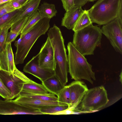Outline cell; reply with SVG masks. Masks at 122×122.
I'll list each match as a JSON object with an SVG mask.
<instances>
[{"label":"cell","instance_id":"obj_1","mask_svg":"<svg viewBox=\"0 0 122 122\" xmlns=\"http://www.w3.org/2000/svg\"><path fill=\"white\" fill-rule=\"evenodd\" d=\"M47 35L53 50L55 75L65 85L68 81V65L64 39L60 29L55 25L49 29Z\"/></svg>","mask_w":122,"mask_h":122},{"label":"cell","instance_id":"obj_2","mask_svg":"<svg viewBox=\"0 0 122 122\" xmlns=\"http://www.w3.org/2000/svg\"><path fill=\"white\" fill-rule=\"evenodd\" d=\"M50 19L48 17L42 18L21 38L15 41L14 45L17 48L15 61V65L23 63L36 41L48 30Z\"/></svg>","mask_w":122,"mask_h":122},{"label":"cell","instance_id":"obj_3","mask_svg":"<svg viewBox=\"0 0 122 122\" xmlns=\"http://www.w3.org/2000/svg\"><path fill=\"white\" fill-rule=\"evenodd\" d=\"M68 71L71 78L75 81L86 80L91 84L96 80L95 73L92 65L87 61L84 56L75 48L71 42L67 45Z\"/></svg>","mask_w":122,"mask_h":122},{"label":"cell","instance_id":"obj_4","mask_svg":"<svg viewBox=\"0 0 122 122\" xmlns=\"http://www.w3.org/2000/svg\"><path fill=\"white\" fill-rule=\"evenodd\" d=\"M102 36L100 28L92 24L74 32L72 43L84 56L93 55L96 48L101 45Z\"/></svg>","mask_w":122,"mask_h":122},{"label":"cell","instance_id":"obj_5","mask_svg":"<svg viewBox=\"0 0 122 122\" xmlns=\"http://www.w3.org/2000/svg\"><path fill=\"white\" fill-rule=\"evenodd\" d=\"M122 0H98L88 10L92 23L104 25L116 18Z\"/></svg>","mask_w":122,"mask_h":122},{"label":"cell","instance_id":"obj_6","mask_svg":"<svg viewBox=\"0 0 122 122\" xmlns=\"http://www.w3.org/2000/svg\"><path fill=\"white\" fill-rule=\"evenodd\" d=\"M109 101L107 91L101 86L88 89L81 102V110L85 112L97 110L104 107Z\"/></svg>","mask_w":122,"mask_h":122},{"label":"cell","instance_id":"obj_7","mask_svg":"<svg viewBox=\"0 0 122 122\" xmlns=\"http://www.w3.org/2000/svg\"><path fill=\"white\" fill-rule=\"evenodd\" d=\"M0 77L5 86L11 92V99L19 96L23 83L34 82L16 67L13 72L0 70Z\"/></svg>","mask_w":122,"mask_h":122},{"label":"cell","instance_id":"obj_8","mask_svg":"<svg viewBox=\"0 0 122 122\" xmlns=\"http://www.w3.org/2000/svg\"><path fill=\"white\" fill-rule=\"evenodd\" d=\"M115 51L122 54V21L117 18L103 25L101 29Z\"/></svg>","mask_w":122,"mask_h":122},{"label":"cell","instance_id":"obj_9","mask_svg":"<svg viewBox=\"0 0 122 122\" xmlns=\"http://www.w3.org/2000/svg\"><path fill=\"white\" fill-rule=\"evenodd\" d=\"M0 114H43L39 109L21 104L12 99L0 100Z\"/></svg>","mask_w":122,"mask_h":122},{"label":"cell","instance_id":"obj_10","mask_svg":"<svg viewBox=\"0 0 122 122\" xmlns=\"http://www.w3.org/2000/svg\"><path fill=\"white\" fill-rule=\"evenodd\" d=\"M38 60V54L25 65L23 68V71L33 75L41 82L55 75L54 70L40 67Z\"/></svg>","mask_w":122,"mask_h":122},{"label":"cell","instance_id":"obj_11","mask_svg":"<svg viewBox=\"0 0 122 122\" xmlns=\"http://www.w3.org/2000/svg\"><path fill=\"white\" fill-rule=\"evenodd\" d=\"M69 85L70 91V102L68 108L74 111L81 103L88 89L85 83L80 80L73 81Z\"/></svg>","mask_w":122,"mask_h":122},{"label":"cell","instance_id":"obj_12","mask_svg":"<svg viewBox=\"0 0 122 122\" xmlns=\"http://www.w3.org/2000/svg\"><path fill=\"white\" fill-rule=\"evenodd\" d=\"M38 54L39 66L42 68L54 70L55 63L53 50L48 37Z\"/></svg>","mask_w":122,"mask_h":122},{"label":"cell","instance_id":"obj_13","mask_svg":"<svg viewBox=\"0 0 122 122\" xmlns=\"http://www.w3.org/2000/svg\"><path fill=\"white\" fill-rule=\"evenodd\" d=\"M0 65L2 70L11 72L16 68L11 43L7 44L5 49L0 53Z\"/></svg>","mask_w":122,"mask_h":122},{"label":"cell","instance_id":"obj_14","mask_svg":"<svg viewBox=\"0 0 122 122\" xmlns=\"http://www.w3.org/2000/svg\"><path fill=\"white\" fill-rule=\"evenodd\" d=\"M41 0H29L19 9V10L12 20L6 26L10 28L14 24L22 18L29 16L37 10Z\"/></svg>","mask_w":122,"mask_h":122},{"label":"cell","instance_id":"obj_15","mask_svg":"<svg viewBox=\"0 0 122 122\" xmlns=\"http://www.w3.org/2000/svg\"><path fill=\"white\" fill-rule=\"evenodd\" d=\"M14 100L19 104L33 108L39 109L47 106L59 105L57 101H49L20 96Z\"/></svg>","mask_w":122,"mask_h":122},{"label":"cell","instance_id":"obj_16","mask_svg":"<svg viewBox=\"0 0 122 122\" xmlns=\"http://www.w3.org/2000/svg\"><path fill=\"white\" fill-rule=\"evenodd\" d=\"M84 11L81 7L75 6L65 13L62 19L61 25L68 29H72L78 18Z\"/></svg>","mask_w":122,"mask_h":122},{"label":"cell","instance_id":"obj_17","mask_svg":"<svg viewBox=\"0 0 122 122\" xmlns=\"http://www.w3.org/2000/svg\"><path fill=\"white\" fill-rule=\"evenodd\" d=\"M42 84L48 92L57 96L65 86L55 75L42 81Z\"/></svg>","mask_w":122,"mask_h":122},{"label":"cell","instance_id":"obj_18","mask_svg":"<svg viewBox=\"0 0 122 122\" xmlns=\"http://www.w3.org/2000/svg\"><path fill=\"white\" fill-rule=\"evenodd\" d=\"M21 91L33 94H46L48 92L42 84L34 81L23 83Z\"/></svg>","mask_w":122,"mask_h":122},{"label":"cell","instance_id":"obj_19","mask_svg":"<svg viewBox=\"0 0 122 122\" xmlns=\"http://www.w3.org/2000/svg\"><path fill=\"white\" fill-rule=\"evenodd\" d=\"M88 10H84L75 24L72 30L75 32L92 24Z\"/></svg>","mask_w":122,"mask_h":122},{"label":"cell","instance_id":"obj_20","mask_svg":"<svg viewBox=\"0 0 122 122\" xmlns=\"http://www.w3.org/2000/svg\"><path fill=\"white\" fill-rule=\"evenodd\" d=\"M38 11L44 17H48L51 19L56 16L57 13L54 4L47 2H44L39 6Z\"/></svg>","mask_w":122,"mask_h":122},{"label":"cell","instance_id":"obj_21","mask_svg":"<svg viewBox=\"0 0 122 122\" xmlns=\"http://www.w3.org/2000/svg\"><path fill=\"white\" fill-rule=\"evenodd\" d=\"M43 17L38 10L35 12L30 15L21 32L20 38H21L41 19Z\"/></svg>","mask_w":122,"mask_h":122},{"label":"cell","instance_id":"obj_22","mask_svg":"<svg viewBox=\"0 0 122 122\" xmlns=\"http://www.w3.org/2000/svg\"><path fill=\"white\" fill-rule=\"evenodd\" d=\"M20 96L46 101H57L58 100L57 97L50 93L46 94H33L21 91Z\"/></svg>","mask_w":122,"mask_h":122},{"label":"cell","instance_id":"obj_23","mask_svg":"<svg viewBox=\"0 0 122 122\" xmlns=\"http://www.w3.org/2000/svg\"><path fill=\"white\" fill-rule=\"evenodd\" d=\"M59 105H67L69 107L70 102V91L69 85L65 86L57 96Z\"/></svg>","mask_w":122,"mask_h":122},{"label":"cell","instance_id":"obj_24","mask_svg":"<svg viewBox=\"0 0 122 122\" xmlns=\"http://www.w3.org/2000/svg\"><path fill=\"white\" fill-rule=\"evenodd\" d=\"M68 108L67 105H54L46 106L39 109L43 114L53 115L59 112Z\"/></svg>","mask_w":122,"mask_h":122},{"label":"cell","instance_id":"obj_25","mask_svg":"<svg viewBox=\"0 0 122 122\" xmlns=\"http://www.w3.org/2000/svg\"><path fill=\"white\" fill-rule=\"evenodd\" d=\"M19 10V9H17L0 17V30L9 24L17 13Z\"/></svg>","mask_w":122,"mask_h":122},{"label":"cell","instance_id":"obj_26","mask_svg":"<svg viewBox=\"0 0 122 122\" xmlns=\"http://www.w3.org/2000/svg\"><path fill=\"white\" fill-rule=\"evenodd\" d=\"M10 28L6 26L0 30V53L5 48L6 40L9 29Z\"/></svg>","mask_w":122,"mask_h":122},{"label":"cell","instance_id":"obj_27","mask_svg":"<svg viewBox=\"0 0 122 122\" xmlns=\"http://www.w3.org/2000/svg\"><path fill=\"white\" fill-rule=\"evenodd\" d=\"M29 16L23 18L14 24L10 28V31L15 32L20 34Z\"/></svg>","mask_w":122,"mask_h":122},{"label":"cell","instance_id":"obj_28","mask_svg":"<svg viewBox=\"0 0 122 122\" xmlns=\"http://www.w3.org/2000/svg\"><path fill=\"white\" fill-rule=\"evenodd\" d=\"M12 6L10 1L0 5V17L16 10Z\"/></svg>","mask_w":122,"mask_h":122},{"label":"cell","instance_id":"obj_29","mask_svg":"<svg viewBox=\"0 0 122 122\" xmlns=\"http://www.w3.org/2000/svg\"><path fill=\"white\" fill-rule=\"evenodd\" d=\"M11 92L7 89L0 77V96L6 100L11 99Z\"/></svg>","mask_w":122,"mask_h":122},{"label":"cell","instance_id":"obj_30","mask_svg":"<svg viewBox=\"0 0 122 122\" xmlns=\"http://www.w3.org/2000/svg\"><path fill=\"white\" fill-rule=\"evenodd\" d=\"M66 11L70 10L75 6L74 0H61Z\"/></svg>","mask_w":122,"mask_h":122},{"label":"cell","instance_id":"obj_31","mask_svg":"<svg viewBox=\"0 0 122 122\" xmlns=\"http://www.w3.org/2000/svg\"><path fill=\"white\" fill-rule=\"evenodd\" d=\"M19 35L17 33L11 31L8 33L6 40V44L11 43Z\"/></svg>","mask_w":122,"mask_h":122},{"label":"cell","instance_id":"obj_32","mask_svg":"<svg viewBox=\"0 0 122 122\" xmlns=\"http://www.w3.org/2000/svg\"><path fill=\"white\" fill-rule=\"evenodd\" d=\"M74 111L68 108L64 110L59 112L53 115H68L73 114Z\"/></svg>","mask_w":122,"mask_h":122},{"label":"cell","instance_id":"obj_33","mask_svg":"<svg viewBox=\"0 0 122 122\" xmlns=\"http://www.w3.org/2000/svg\"><path fill=\"white\" fill-rule=\"evenodd\" d=\"M88 0H74L75 6L81 7L84 6L88 2Z\"/></svg>","mask_w":122,"mask_h":122},{"label":"cell","instance_id":"obj_34","mask_svg":"<svg viewBox=\"0 0 122 122\" xmlns=\"http://www.w3.org/2000/svg\"><path fill=\"white\" fill-rule=\"evenodd\" d=\"M11 4L13 7L16 9H19L22 6L17 1L15 0L10 1Z\"/></svg>","mask_w":122,"mask_h":122},{"label":"cell","instance_id":"obj_35","mask_svg":"<svg viewBox=\"0 0 122 122\" xmlns=\"http://www.w3.org/2000/svg\"><path fill=\"white\" fill-rule=\"evenodd\" d=\"M117 18L120 20L122 21V1L120 4Z\"/></svg>","mask_w":122,"mask_h":122},{"label":"cell","instance_id":"obj_36","mask_svg":"<svg viewBox=\"0 0 122 122\" xmlns=\"http://www.w3.org/2000/svg\"><path fill=\"white\" fill-rule=\"evenodd\" d=\"M18 1L22 6L26 4L29 0H15Z\"/></svg>","mask_w":122,"mask_h":122},{"label":"cell","instance_id":"obj_37","mask_svg":"<svg viewBox=\"0 0 122 122\" xmlns=\"http://www.w3.org/2000/svg\"><path fill=\"white\" fill-rule=\"evenodd\" d=\"M12 0H0V5Z\"/></svg>","mask_w":122,"mask_h":122},{"label":"cell","instance_id":"obj_38","mask_svg":"<svg viewBox=\"0 0 122 122\" xmlns=\"http://www.w3.org/2000/svg\"><path fill=\"white\" fill-rule=\"evenodd\" d=\"M120 81L121 83H122V71H121L120 75Z\"/></svg>","mask_w":122,"mask_h":122},{"label":"cell","instance_id":"obj_39","mask_svg":"<svg viewBox=\"0 0 122 122\" xmlns=\"http://www.w3.org/2000/svg\"><path fill=\"white\" fill-rule=\"evenodd\" d=\"M96 0H88V1H90V2H93Z\"/></svg>","mask_w":122,"mask_h":122},{"label":"cell","instance_id":"obj_40","mask_svg":"<svg viewBox=\"0 0 122 122\" xmlns=\"http://www.w3.org/2000/svg\"><path fill=\"white\" fill-rule=\"evenodd\" d=\"M1 68L0 65V70H1Z\"/></svg>","mask_w":122,"mask_h":122}]
</instances>
